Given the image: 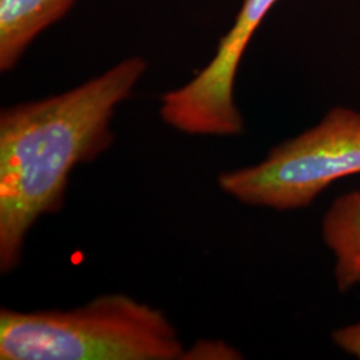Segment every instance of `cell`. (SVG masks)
<instances>
[{
  "instance_id": "obj_6",
  "label": "cell",
  "mask_w": 360,
  "mask_h": 360,
  "mask_svg": "<svg viewBox=\"0 0 360 360\" xmlns=\"http://www.w3.org/2000/svg\"><path fill=\"white\" fill-rule=\"evenodd\" d=\"M323 240L335 259V282L346 292L360 284V191L338 196L322 220Z\"/></svg>"
},
{
  "instance_id": "obj_1",
  "label": "cell",
  "mask_w": 360,
  "mask_h": 360,
  "mask_svg": "<svg viewBox=\"0 0 360 360\" xmlns=\"http://www.w3.org/2000/svg\"><path fill=\"white\" fill-rule=\"evenodd\" d=\"M147 70L132 56L60 95L0 114V271L20 262L27 233L63 205L68 178L114 142L111 120Z\"/></svg>"
},
{
  "instance_id": "obj_3",
  "label": "cell",
  "mask_w": 360,
  "mask_h": 360,
  "mask_svg": "<svg viewBox=\"0 0 360 360\" xmlns=\"http://www.w3.org/2000/svg\"><path fill=\"white\" fill-rule=\"evenodd\" d=\"M352 175H360V112L339 105L260 163L221 172L218 184L247 206L288 211L309 207L334 181Z\"/></svg>"
},
{
  "instance_id": "obj_4",
  "label": "cell",
  "mask_w": 360,
  "mask_h": 360,
  "mask_svg": "<svg viewBox=\"0 0 360 360\" xmlns=\"http://www.w3.org/2000/svg\"><path fill=\"white\" fill-rule=\"evenodd\" d=\"M278 0H245L212 60L186 86L162 98L160 116L188 135L233 136L243 132V117L233 101L235 77L257 27Z\"/></svg>"
},
{
  "instance_id": "obj_8",
  "label": "cell",
  "mask_w": 360,
  "mask_h": 360,
  "mask_svg": "<svg viewBox=\"0 0 360 360\" xmlns=\"http://www.w3.org/2000/svg\"><path fill=\"white\" fill-rule=\"evenodd\" d=\"M333 340L336 347L360 359V322L335 330Z\"/></svg>"
},
{
  "instance_id": "obj_7",
  "label": "cell",
  "mask_w": 360,
  "mask_h": 360,
  "mask_svg": "<svg viewBox=\"0 0 360 360\" xmlns=\"http://www.w3.org/2000/svg\"><path fill=\"white\" fill-rule=\"evenodd\" d=\"M240 354L221 342H200L190 351H184L183 359H239Z\"/></svg>"
},
{
  "instance_id": "obj_5",
  "label": "cell",
  "mask_w": 360,
  "mask_h": 360,
  "mask_svg": "<svg viewBox=\"0 0 360 360\" xmlns=\"http://www.w3.org/2000/svg\"><path fill=\"white\" fill-rule=\"evenodd\" d=\"M75 0H0V70L10 71L39 34Z\"/></svg>"
},
{
  "instance_id": "obj_2",
  "label": "cell",
  "mask_w": 360,
  "mask_h": 360,
  "mask_svg": "<svg viewBox=\"0 0 360 360\" xmlns=\"http://www.w3.org/2000/svg\"><path fill=\"white\" fill-rule=\"evenodd\" d=\"M184 351L160 309L123 294L68 311H0L1 360H179Z\"/></svg>"
}]
</instances>
